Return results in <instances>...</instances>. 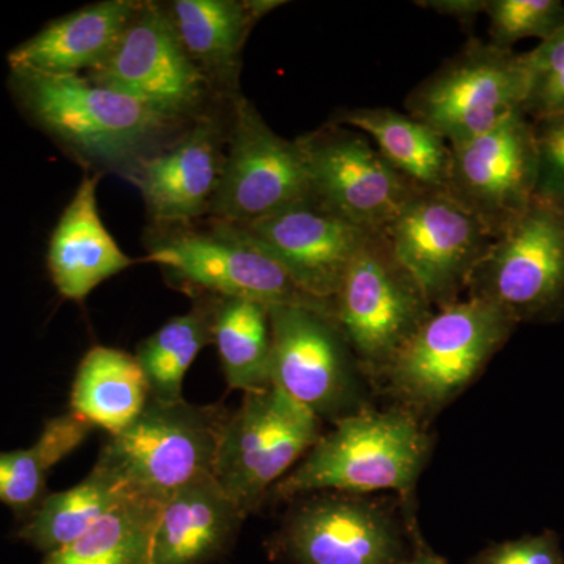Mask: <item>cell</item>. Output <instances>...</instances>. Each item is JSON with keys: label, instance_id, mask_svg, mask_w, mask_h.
<instances>
[{"label": "cell", "instance_id": "cell-1", "mask_svg": "<svg viewBox=\"0 0 564 564\" xmlns=\"http://www.w3.org/2000/svg\"><path fill=\"white\" fill-rule=\"evenodd\" d=\"M433 440L426 422L403 406H367L333 422L269 499L292 500L314 492L370 496L391 491L413 499L429 464Z\"/></svg>", "mask_w": 564, "mask_h": 564}, {"label": "cell", "instance_id": "cell-2", "mask_svg": "<svg viewBox=\"0 0 564 564\" xmlns=\"http://www.w3.org/2000/svg\"><path fill=\"white\" fill-rule=\"evenodd\" d=\"M516 326L496 304L464 296L434 311L380 380L400 406L426 421L477 380Z\"/></svg>", "mask_w": 564, "mask_h": 564}, {"label": "cell", "instance_id": "cell-3", "mask_svg": "<svg viewBox=\"0 0 564 564\" xmlns=\"http://www.w3.org/2000/svg\"><path fill=\"white\" fill-rule=\"evenodd\" d=\"M25 109L77 158L129 166L144 158L173 120L80 76L11 69Z\"/></svg>", "mask_w": 564, "mask_h": 564}, {"label": "cell", "instance_id": "cell-4", "mask_svg": "<svg viewBox=\"0 0 564 564\" xmlns=\"http://www.w3.org/2000/svg\"><path fill=\"white\" fill-rule=\"evenodd\" d=\"M228 415L221 404L150 399L135 421L110 434L95 466L128 491L165 503L182 486L214 474Z\"/></svg>", "mask_w": 564, "mask_h": 564}, {"label": "cell", "instance_id": "cell-5", "mask_svg": "<svg viewBox=\"0 0 564 564\" xmlns=\"http://www.w3.org/2000/svg\"><path fill=\"white\" fill-rule=\"evenodd\" d=\"M321 436V419L276 384L247 392L223 426L214 477L248 518Z\"/></svg>", "mask_w": 564, "mask_h": 564}, {"label": "cell", "instance_id": "cell-6", "mask_svg": "<svg viewBox=\"0 0 564 564\" xmlns=\"http://www.w3.org/2000/svg\"><path fill=\"white\" fill-rule=\"evenodd\" d=\"M334 311L364 375L380 380L436 310L383 234H369L345 273Z\"/></svg>", "mask_w": 564, "mask_h": 564}, {"label": "cell", "instance_id": "cell-7", "mask_svg": "<svg viewBox=\"0 0 564 564\" xmlns=\"http://www.w3.org/2000/svg\"><path fill=\"white\" fill-rule=\"evenodd\" d=\"M525 95L524 54L470 39L410 93L406 110L455 148L522 110Z\"/></svg>", "mask_w": 564, "mask_h": 564}, {"label": "cell", "instance_id": "cell-8", "mask_svg": "<svg viewBox=\"0 0 564 564\" xmlns=\"http://www.w3.org/2000/svg\"><path fill=\"white\" fill-rule=\"evenodd\" d=\"M466 296L496 304L518 325L564 318V215L533 202L488 248Z\"/></svg>", "mask_w": 564, "mask_h": 564}, {"label": "cell", "instance_id": "cell-9", "mask_svg": "<svg viewBox=\"0 0 564 564\" xmlns=\"http://www.w3.org/2000/svg\"><path fill=\"white\" fill-rule=\"evenodd\" d=\"M270 378L321 421L336 422L369 406L361 367L332 315L313 307H269Z\"/></svg>", "mask_w": 564, "mask_h": 564}, {"label": "cell", "instance_id": "cell-10", "mask_svg": "<svg viewBox=\"0 0 564 564\" xmlns=\"http://www.w3.org/2000/svg\"><path fill=\"white\" fill-rule=\"evenodd\" d=\"M311 198L362 231L381 234L421 187L384 161L362 132L334 120L300 137Z\"/></svg>", "mask_w": 564, "mask_h": 564}, {"label": "cell", "instance_id": "cell-11", "mask_svg": "<svg viewBox=\"0 0 564 564\" xmlns=\"http://www.w3.org/2000/svg\"><path fill=\"white\" fill-rule=\"evenodd\" d=\"M311 196L299 141L282 139L243 96H234L228 152L212 199L214 220L245 225Z\"/></svg>", "mask_w": 564, "mask_h": 564}, {"label": "cell", "instance_id": "cell-12", "mask_svg": "<svg viewBox=\"0 0 564 564\" xmlns=\"http://www.w3.org/2000/svg\"><path fill=\"white\" fill-rule=\"evenodd\" d=\"M381 234L434 310L466 296L470 274L494 242L447 193L425 188L411 196Z\"/></svg>", "mask_w": 564, "mask_h": 564}, {"label": "cell", "instance_id": "cell-13", "mask_svg": "<svg viewBox=\"0 0 564 564\" xmlns=\"http://www.w3.org/2000/svg\"><path fill=\"white\" fill-rule=\"evenodd\" d=\"M276 545L295 564H399L404 529L388 500L314 492L296 499Z\"/></svg>", "mask_w": 564, "mask_h": 564}, {"label": "cell", "instance_id": "cell-14", "mask_svg": "<svg viewBox=\"0 0 564 564\" xmlns=\"http://www.w3.org/2000/svg\"><path fill=\"white\" fill-rule=\"evenodd\" d=\"M141 262L165 267L182 284L215 299H239L265 306L313 307L336 318L334 307L296 288L272 258L228 223L212 221L210 231H187L152 247Z\"/></svg>", "mask_w": 564, "mask_h": 564}, {"label": "cell", "instance_id": "cell-15", "mask_svg": "<svg viewBox=\"0 0 564 564\" xmlns=\"http://www.w3.org/2000/svg\"><path fill=\"white\" fill-rule=\"evenodd\" d=\"M536 173L533 122L518 110L485 135L452 148L445 193L496 240L532 206Z\"/></svg>", "mask_w": 564, "mask_h": 564}, {"label": "cell", "instance_id": "cell-16", "mask_svg": "<svg viewBox=\"0 0 564 564\" xmlns=\"http://www.w3.org/2000/svg\"><path fill=\"white\" fill-rule=\"evenodd\" d=\"M90 80L143 102L170 120L202 106L209 80L188 57L169 10L140 3L110 57Z\"/></svg>", "mask_w": 564, "mask_h": 564}, {"label": "cell", "instance_id": "cell-17", "mask_svg": "<svg viewBox=\"0 0 564 564\" xmlns=\"http://www.w3.org/2000/svg\"><path fill=\"white\" fill-rule=\"evenodd\" d=\"M232 226L272 258L300 291L332 307L352 258L370 234L311 196L267 217Z\"/></svg>", "mask_w": 564, "mask_h": 564}, {"label": "cell", "instance_id": "cell-18", "mask_svg": "<svg viewBox=\"0 0 564 564\" xmlns=\"http://www.w3.org/2000/svg\"><path fill=\"white\" fill-rule=\"evenodd\" d=\"M221 143L217 122L202 121L172 147L129 166L154 220L187 223L209 212L225 159Z\"/></svg>", "mask_w": 564, "mask_h": 564}, {"label": "cell", "instance_id": "cell-19", "mask_svg": "<svg viewBox=\"0 0 564 564\" xmlns=\"http://www.w3.org/2000/svg\"><path fill=\"white\" fill-rule=\"evenodd\" d=\"M99 174L84 177L51 237L47 267L63 299L84 303L104 281L140 261L121 251L98 209Z\"/></svg>", "mask_w": 564, "mask_h": 564}, {"label": "cell", "instance_id": "cell-20", "mask_svg": "<svg viewBox=\"0 0 564 564\" xmlns=\"http://www.w3.org/2000/svg\"><path fill=\"white\" fill-rule=\"evenodd\" d=\"M245 519L214 474L202 475L163 505L152 564H210L228 551Z\"/></svg>", "mask_w": 564, "mask_h": 564}, {"label": "cell", "instance_id": "cell-21", "mask_svg": "<svg viewBox=\"0 0 564 564\" xmlns=\"http://www.w3.org/2000/svg\"><path fill=\"white\" fill-rule=\"evenodd\" d=\"M139 7L131 0H106L51 22L10 52V68L57 76L91 73L110 57Z\"/></svg>", "mask_w": 564, "mask_h": 564}, {"label": "cell", "instance_id": "cell-22", "mask_svg": "<svg viewBox=\"0 0 564 564\" xmlns=\"http://www.w3.org/2000/svg\"><path fill=\"white\" fill-rule=\"evenodd\" d=\"M334 121L370 137L384 161L417 187L445 192L452 148L429 126L388 107L344 111Z\"/></svg>", "mask_w": 564, "mask_h": 564}, {"label": "cell", "instance_id": "cell-23", "mask_svg": "<svg viewBox=\"0 0 564 564\" xmlns=\"http://www.w3.org/2000/svg\"><path fill=\"white\" fill-rule=\"evenodd\" d=\"M148 400L150 388L135 356L98 345L77 367L69 411L110 436L135 421Z\"/></svg>", "mask_w": 564, "mask_h": 564}, {"label": "cell", "instance_id": "cell-24", "mask_svg": "<svg viewBox=\"0 0 564 564\" xmlns=\"http://www.w3.org/2000/svg\"><path fill=\"white\" fill-rule=\"evenodd\" d=\"M166 10L182 46L207 80L214 77L236 88L243 44L256 22L247 2L176 0Z\"/></svg>", "mask_w": 564, "mask_h": 564}, {"label": "cell", "instance_id": "cell-25", "mask_svg": "<svg viewBox=\"0 0 564 564\" xmlns=\"http://www.w3.org/2000/svg\"><path fill=\"white\" fill-rule=\"evenodd\" d=\"M163 502L129 492L80 538L46 554L43 564H152Z\"/></svg>", "mask_w": 564, "mask_h": 564}, {"label": "cell", "instance_id": "cell-26", "mask_svg": "<svg viewBox=\"0 0 564 564\" xmlns=\"http://www.w3.org/2000/svg\"><path fill=\"white\" fill-rule=\"evenodd\" d=\"M212 336L229 388L247 393L272 384L269 306L248 300L214 296Z\"/></svg>", "mask_w": 564, "mask_h": 564}, {"label": "cell", "instance_id": "cell-27", "mask_svg": "<svg viewBox=\"0 0 564 564\" xmlns=\"http://www.w3.org/2000/svg\"><path fill=\"white\" fill-rule=\"evenodd\" d=\"M129 492L95 466L79 485L44 497L22 527L20 536L51 554L80 538Z\"/></svg>", "mask_w": 564, "mask_h": 564}, {"label": "cell", "instance_id": "cell-28", "mask_svg": "<svg viewBox=\"0 0 564 564\" xmlns=\"http://www.w3.org/2000/svg\"><path fill=\"white\" fill-rule=\"evenodd\" d=\"M214 296L199 300L191 313L177 315L159 332L144 339L137 348L135 359L150 388V399L177 402L182 397V383L196 356L212 336Z\"/></svg>", "mask_w": 564, "mask_h": 564}, {"label": "cell", "instance_id": "cell-29", "mask_svg": "<svg viewBox=\"0 0 564 564\" xmlns=\"http://www.w3.org/2000/svg\"><path fill=\"white\" fill-rule=\"evenodd\" d=\"M66 456L63 445L44 432L32 447L0 452V502L18 511L39 507L47 474Z\"/></svg>", "mask_w": 564, "mask_h": 564}, {"label": "cell", "instance_id": "cell-30", "mask_svg": "<svg viewBox=\"0 0 564 564\" xmlns=\"http://www.w3.org/2000/svg\"><path fill=\"white\" fill-rule=\"evenodd\" d=\"M489 43L502 50L524 39L544 41L564 24V3L560 0H486Z\"/></svg>", "mask_w": 564, "mask_h": 564}, {"label": "cell", "instance_id": "cell-31", "mask_svg": "<svg viewBox=\"0 0 564 564\" xmlns=\"http://www.w3.org/2000/svg\"><path fill=\"white\" fill-rule=\"evenodd\" d=\"M527 95L522 111L541 121L564 111V24L540 46L524 54Z\"/></svg>", "mask_w": 564, "mask_h": 564}, {"label": "cell", "instance_id": "cell-32", "mask_svg": "<svg viewBox=\"0 0 564 564\" xmlns=\"http://www.w3.org/2000/svg\"><path fill=\"white\" fill-rule=\"evenodd\" d=\"M532 122L538 155L534 202L564 215V111Z\"/></svg>", "mask_w": 564, "mask_h": 564}, {"label": "cell", "instance_id": "cell-33", "mask_svg": "<svg viewBox=\"0 0 564 564\" xmlns=\"http://www.w3.org/2000/svg\"><path fill=\"white\" fill-rule=\"evenodd\" d=\"M473 564H564V555L555 533L545 532L494 544Z\"/></svg>", "mask_w": 564, "mask_h": 564}, {"label": "cell", "instance_id": "cell-34", "mask_svg": "<svg viewBox=\"0 0 564 564\" xmlns=\"http://www.w3.org/2000/svg\"><path fill=\"white\" fill-rule=\"evenodd\" d=\"M415 6L436 11L443 17L458 21L464 29H470L477 17L485 14L486 0H422L415 2Z\"/></svg>", "mask_w": 564, "mask_h": 564}, {"label": "cell", "instance_id": "cell-35", "mask_svg": "<svg viewBox=\"0 0 564 564\" xmlns=\"http://www.w3.org/2000/svg\"><path fill=\"white\" fill-rule=\"evenodd\" d=\"M282 0H247L248 10L254 21L262 20L270 11L276 10L278 7L284 6Z\"/></svg>", "mask_w": 564, "mask_h": 564}, {"label": "cell", "instance_id": "cell-36", "mask_svg": "<svg viewBox=\"0 0 564 564\" xmlns=\"http://www.w3.org/2000/svg\"><path fill=\"white\" fill-rule=\"evenodd\" d=\"M399 564H443L437 558H433V556L422 554L415 556V558L402 560Z\"/></svg>", "mask_w": 564, "mask_h": 564}]
</instances>
